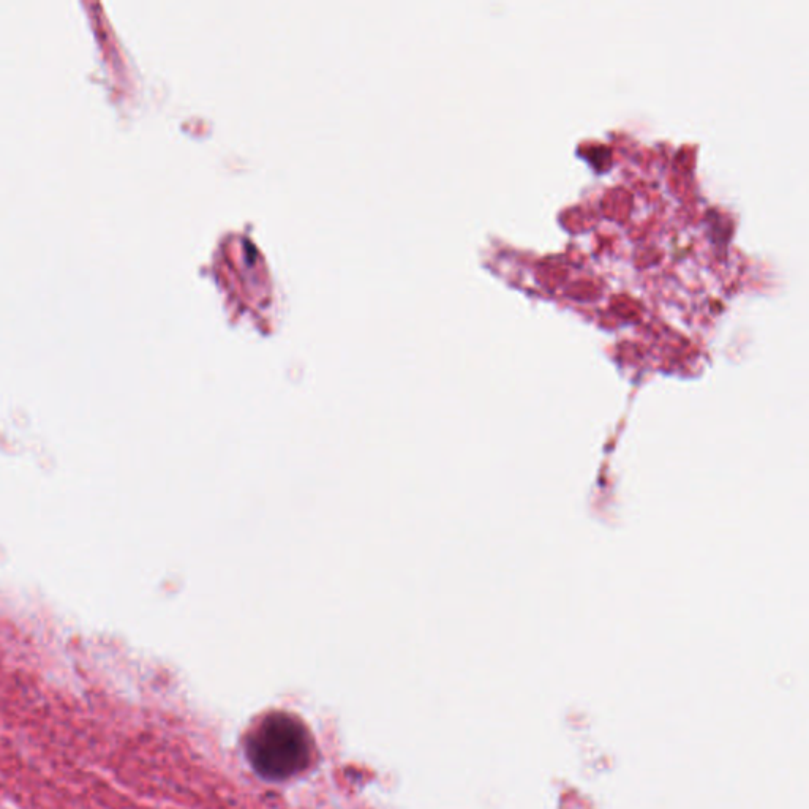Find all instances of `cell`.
Listing matches in <instances>:
<instances>
[{"label":"cell","mask_w":809,"mask_h":809,"mask_svg":"<svg viewBox=\"0 0 809 809\" xmlns=\"http://www.w3.org/2000/svg\"><path fill=\"white\" fill-rule=\"evenodd\" d=\"M245 753L258 775L283 781L307 770L313 742L307 727L296 716L275 712L253 727Z\"/></svg>","instance_id":"1"}]
</instances>
